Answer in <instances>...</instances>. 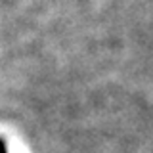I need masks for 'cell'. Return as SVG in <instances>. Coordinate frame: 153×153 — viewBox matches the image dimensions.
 I'll return each mask as SVG.
<instances>
[{
	"label": "cell",
	"mask_w": 153,
	"mask_h": 153,
	"mask_svg": "<svg viewBox=\"0 0 153 153\" xmlns=\"http://www.w3.org/2000/svg\"><path fill=\"white\" fill-rule=\"evenodd\" d=\"M0 153H8V149H6V143H4L2 140H0Z\"/></svg>",
	"instance_id": "obj_1"
}]
</instances>
